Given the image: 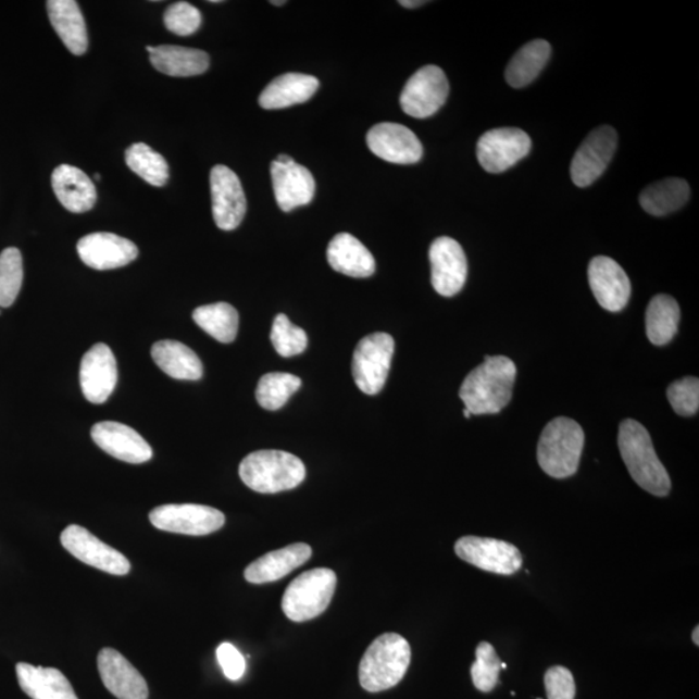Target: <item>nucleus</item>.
Segmentation results:
<instances>
[{
  "label": "nucleus",
  "mask_w": 699,
  "mask_h": 699,
  "mask_svg": "<svg viewBox=\"0 0 699 699\" xmlns=\"http://www.w3.org/2000/svg\"><path fill=\"white\" fill-rule=\"evenodd\" d=\"M517 369L507 357H486L461 385L459 396L472 415H495L511 402Z\"/></svg>",
  "instance_id": "nucleus-1"
},
{
  "label": "nucleus",
  "mask_w": 699,
  "mask_h": 699,
  "mask_svg": "<svg viewBox=\"0 0 699 699\" xmlns=\"http://www.w3.org/2000/svg\"><path fill=\"white\" fill-rule=\"evenodd\" d=\"M617 446L636 484L654 497H667L671 479L666 467L657 457L649 432L636 420H624L620 426Z\"/></svg>",
  "instance_id": "nucleus-2"
},
{
  "label": "nucleus",
  "mask_w": 699,
  "mask_h": 699,
  "mask_svg": "<svg viewBox=\"0 0 699 699\" xmlns=\"http://www.w3.org/2000/svg\"><path fill=\"white\" fill-rule=\"evenodd\" d=\"M411 647L398 634H384L366 649L359 664V682L371 694L396 687L411 663Z\"/></svg>",
  "instance_id": "nucleus-3"
},
{
  "label": "nucleus",
  "mask_w": 699,
  "mask_h": 699,
  "mask_svg": "<svg viewBox=\"0 0 699 699\" xmlns=\"http://www.w3.org/2000/svg\"><path fill=\"white\" fill-rule=\"evenodd\" d=\"M240 478L260 494H276L300 486L307 477L301 459L276 450L255 451L241 461Z\"/></svg>",
  "instance_id": "nucleus-4"
},
{
  "label": "nucleus",
  "mask_w": 699,
  "mask_h": 699,
  "mask_svg": "<svg viewBox=\"0 0 699 699\" xmlns=\"http://www.w3.org/2000/svg\"><path fill=\"white\" fill-rule=\"evenodd\" d=\"M585 432L576 421L558 417L542 430L538 444V463L549 477L565 479L578 472Z\"/></svg>",
  "instance_id": "nucleus-5"
},
{
  "label": "nucleus",
  "mask_w": 699,
  "mask_h": 699,
  "mask_svg": "<svg viewBox=\"0 0 699 699\" xmlns=\"http://www.w3.org/2000/svg\"><path fill=\"white\" fill-rule=\"evenodd\" d=\"M337 576L330 569L317 567L290 583L283 597V612L294 622H307L323 614L335 595Z\"/></svg>",
  "instance_id": "nucleus-6"
},
{
  "label": "nucleus",
  "mask_w": 699,
  "mask_h": 699,
  "mask_svg": "<svg viewBox=\"0 0 699 699\" xmlns=\"http://www.w3.org/2000/svg\"><path fill=\"white\" fill-rule=\"evenodd\" d=\"M394 338L388 334H373L361 339L352 357V376L359 389L369 396L383 390L388 379L394 354Z\"/></svg>",
  "instance_id": "nucleus-7"
},
{
  "label": "nucleus",
  "mask_w": 699,
  "mask_h": 699,
  "mask_svg": "<svg viewBox=\"0 0 699 699\" xmlns=\"http://www.w3.org/2000/svg\"><path fill=\"white\" fill-rule=\"evenodd\" d=\"M450 92L446 74L437 65H426L413 74L400 95V105L413 118L432 117L442 108Z\"/></svg>",
  "instance_id": "nucleus-8"
},
{
  "label": "nucleus",
  "mask_w": 699,
  "mask_h": 699,
  "mask_svg": "<svg viewBox=\"0 0 699 699\" xmlns=\"http://www.w3.org/2000/svg\"><path fill=\"white\" fill-rule=\"evenodd\" d=\"M149 521L159 531L203 536L221 531L226 522L219 509L199 504H166L154 508Z\"/></svg>",
  "instance_id": "nucleus-9"
},
{
  "label": "nucleus",
  "mask_w": 699,
  "mask_h": 699,
  "mask_svg": "<svg viewBox=\"0 0 699 699\" xmlns=\"http://www.w3.org/2000/svg\"><path fill=\"white\" fill-rule=\"evenodd\" d=\"M531 149L532 139L521 128H494L478 140L477 158L486 172L499 174L525 159Z\"/></svg>",
  "instance_id": "nucleus-10"
},
{
  "label": "nucleus",
  "mask_w": 699,
  "mask_h": 699,
  "mask_svg": "<svg viewBox=\"0 0 699 699\" xmlns=\"http://www.w3.org/2000/svg\"><path fill=\"white\" fill-rule=\"evenodd\" d=\"M459 559L485 572L512 575L522 566L519 548L504 540L463 536L454 545Z\"/></svg>",
  "instance_id": "nucleus-11"
},
{
  "label": "nucleus",
  "mask_w": 699,
  "mask_h": 699,
  "mask_svg": "<svg viewBox=\"0 0 699 699\" xmlns=\"http://www.w3.org/2000/svg\"><path fill=\"white\" fill-rule=\"evenodd\" d=\"M61 545L74 558L88 566L112 575L130 573L132 563L117 549L105 545L85 527L71 525L60 536Z\"/></svg>",
  "instance_id": "nucleus-12"
},
{
  "label": "nucleus",
  "mask_w": 699,
  "mask_h": 699,
  "mask_svg": "<svg viewBox=\"0 0 699 699\" xmlns=\"http://www.w3.org/2000/svg\"><path fill=\"white\" fill-rule=\"evenodd\" d=\"M616 145L613 127L602 126L590 133L576 151L570 168L574 185L588 187L599 179L612 161Z\"/></svg>",
  "instance_id": "nucleus-13"
},
{
  "label": "nucleus",
  "mask_w": 699,
  "mask_h": 699,
  "mask_svg": "<svg viewBox=\"0 0 699 699\" xmlns=\"http://www.w3.org/2000/svg\"><path fill=\"white\" fill-rule=\"evenodd\" d=\"M210 188L216 226L223 230L239 227L247 213V197L239 176L227 166L216 165L210 173Z\"/></svg>",
  "instance_id": "nucleus-14"
},
{
  "label": "nucleus",
  "mask_w": 699,
  "mask_h": 699,
  "mask_svg": "<svg viewBox=\"0 0 699 699\" xmlns=\"http://www.w3.org/2000/svg\"><path fill=\"white\" fill-rule=\"evenodd\" d=\"M80 388L88 402L105 403L112 396L118 382L117 361L110 346L93 345L80 362Z\"/></svg>",
  "instance_id": "nucleus-15"
},
{
  "label": "nucleus",
  "mask_w": 699,
  "mask_h": 699,
  "mask_svg": "<svg viewBox=\"0 0 699 699\" xmlns=\"http://www.w3.org/2000/svg\"><path fill=\"white\" fill-rule=\"evenodd\" d=\"M366 145L377 158L398 165L416 164L423 158V145L409 127L392 122L373 126Z\"/></svg>",
  "instance_id": "nucleus-16"
},
{
  "label": "nucleus",
  "mask_w": 699,
  "mask_h": 699,
  "mask_svg": "<svg viewBox=\"0 0 699 699\" xmlns=\"http://www.w3.org/2000/svg\"><path fill=\"white\" fill-rule=\"evenodd\" d=\"M432 284L437 294L452 297L463 289L467 276V261L463 248L451 237H438L429 250Z\"/></svg>",
  "instance_id": "nucleus-17"
},
{
  "label": "nucleus",
  "mask_w": 699,
  "mask_h": 699,
  "mask_svg": "<svg viewBox=\"0 0 699 699\" xmlns=\"http://www.w3.org/2000/svg\"><path fill=\"white\" fill-rule=\"evenodd\" d=\"M77 252L86 266L99 271L124 267L139 255L133 241L110 233L83 237L77 244Z\"/></svg>",
  "instance_id": "nucleus-18"
},
{
  "label": "nucleus",
  "mask_w": 699,
  "mask_h": 699,
  "mask_svg": "<svg viewBox=\"0 0 699 699\" xmlns=\"http://www.w3.org/2000/svg\"><path fill=\"white\" fill-rule=\"evenodd\" d=\"M588 280L602 309L617 312L627 307L631 282L620 264L606 255L595 257L589 263Z\"/></svg>",
  "instance_id": "nucleus-19"
},
{
  "label": "nucleus",
  "mask_w": 699,
  "mask_h": 699,
  "mask_svg": "<svg viewBox=\"0 0 699 699\" xmlns=\"http://www.w3.org/2000/svg\"><path fill=\"white\" fill-rule=\"evenodd\" d=\"M91 437L101 450L130 464H142L153 458L152 447L133 427L114 421L92 426Z\"/></svg>",
  "instance_id": "nucleus-20"
},
{
  "label": "nucleus",
  "mask_w": 699,
  "mask_h": 699,
  "mask_svg": "<svg viewBox=\"0 0 699 699\" xmlns=\"http://www.w3.org/2000/svg\"><path fill=\"white\" fill-rule=\"evenodd\" d=\"M98 669L105 688L118 699H148L146 678L120 651L104 648L98 656Z\"/></svg>",
  "instance_id": "nucleus-21"
},
{
  "label": "nucleus",
  "mask_w": 699,
  "mask_h": 699,
  "mask_svg": "<svg viewBox=\"0 0 699 699\" xmlns=\"http://www.w3.org/2000/svg\"><path fill=\"white\" fill-rule=\"evenodd\" d=\"M271 178H273L274 194L277 205L283 212L304 205L314 199L315 179L309 172V168L296 164L285 166L277 164L276 161L271 164Z\"/></svg>",
  "instance_id": "nucleus-22"
},
{
  "label": "nucleus",
  "mask_w": 699,
  "mask_h": 699,
  "mask_svg": "<svg viewBox=\"0 0 699 699\" xmlns=\"http://www.w3.org/2000/svg\"><path fill=\"white\" fill-rule=\"evenodd\" d=\"M51 182L61 205L72 213H86L97 202L93 182L78 167L60 165L53 170Z\"/></svg>",
  "instance_id": "nucleus-23"
},
{
  "label": "nucleus",
  "mask_w": 699,
  "mask_h": 699,
  "mask_svg": "<svg viewBox=\"0 0 699 699\" xmlns=\"http://www.w3.org/2000/svg\"><path fill=\"white\" fill-rule=\"evenodd\" d=\"M311 547L297 542L262 556L246 569V579L253 585L280 581L311 558Z\"/></svg>",
  "instance_id": "nucleus-24"
},
{
  "label": "nucleus",
  "mask_w": 699,
  "mask_h": 699,
  "mask_svg": "<svg viewBox=\"0 0 699 699\" xmlns=\"http://www.w3.org/2000/svg\"><path fill=\"white\" fill-rule=\"evenodd\" d=\"M319 80L302 73H287L276 77L261 93L263 110H284L291 105L307 103L317 91Z\"/></svg>",
  "instance_id": "nucleus-25"
},
{
  "label": "nucleus",
  "mask_w": 699,
  "mask_h": 699,
  "mask_svg": "<svg viewBox=\"0 0 699 699\" xmlns=\"http://www.w3.org/2000/svg\"><path fill=\"white\" fill-rule=\"evenodd\" d=\"M330 267L350 277H370L375 274L376 262L369 249L350 234H338L327 250Z\"/></svg>",
  "instance_id": "nucleus-26"
},
{
  "label": "nucleus",
  "mask_w": 699,
  "mask_h": 699,
  "mask_svg": "<svg viewBox=\"0 0 699 699\" xmlns=\"http://www.w3.org/2000/svg\"><path fill=\"white\" fill-rule=\"evenodd\" d=\"M16 674L20 687L32 699H78L70 681L57 669L18 663Z\"/></svg>",
  "instance_id": "nucleus-27"
},
{
  "label": "nucleus",
  "mask_w": 699,
  "mask_h": 699,
  "mask_svg": "<svg viewBox=\"0 0 699 699\" xmlns=\"http://www.w3.org/2000/svg\"><path fill=\"white\" fill-rule=\"evenodd\" d=\"M50 22L66 49L80 57L88 49L87 28L83 12L74 0H49Z\"/></svg>",
  "instance_id": "nucleus-28"
},
{
  "label": "nucleus",
  "mask_w": 699,
  "mask_h": 699,
  "mask_svg": "<svg viewBox=\"0 0 699 699\" xmlns=\"http://www.w3.org/2000/svg\"><path fill=\"white\" fill-rule=\"evenodd\" d=\"M151 63L161 73L172 77H194L205 73L210 65L207 52L182 46L147 47Z\"/></svg>",
  "instance_id": "nucleus-29"
},
{
  "label": "nucleus",
  "mask_w": 699,
  "mask_h": 699,
  "mask_svg": "<svg viewBox=\"0 0 699 699\" xmlns=\"http://www.w3.org/2000/svg\"><path fill=\"white\" fill-rule=\"evenodd\" d=\"M151 354L159 369L175 379L197 382L203 375L200 358L185 344L164 339L153 345Z\"/></svg>",
  "instance_id": "nucleus-30"
},
{
  "label": "nucleus",
  "mask_w": 699,
  "mask_h": 699,
  "mask_svg": "<svg viewBox=\"0 0 699 699\" xmlns=\"http://www.w3.org/2000/svg\"><path fill=\"white\" fill-rule=\"evenodd\" d=\"M551 52V45L545 39H535L522 47L507 66V83L514 88L531 85L545 70Z\"/></svg>",
  "instance_id": "nucleus-31"
},
{
  "label": "nucleus",
  "mask_w": 699,
  "mask_h": 699,
  "mask_svg": "<svg viewBox=\"0 0 699 699\" xmlns=\"http://www.w3.org/2000/svg\"><path fill=\"white\" fill-rule=\"evenodd\" d=\"M681 308L675 298L658 295L651 298L645 315L649 341L656 346L667 345L677 334Z\"/></svg>",
  "instance_id": "nucleus-32"
},
{
  "label": "nucleus",
  "mask_w": 699,
  "mask_h": 699,
  "mask_svg": "<svg viewBox=\"0 0 699 699\" xmlns=\"http://www.w3.org/2000/svg\"><path fill=\"white\" fill-rule=\"evenodd\" d=\"M690 188L687 182L669 178L653 183L640 195V205L645 212L663 216L676 212L688 202Z\"/></svg>",
  "instance_id": "nucleus-33"
},
{
  "label": "nucleus",
  "mask_w": 699,
  "mask_h": 699,
  "mask_svg": "<svg viewBox=\"0 0 699 699\" xmlns=\"http://www.w3.org/2000/svg\"><path fill=\"white\" fill-rule=\"evenodd\" d=\"M194 321L209 336L223 344L234 342L239 330V314L226 302L197 308Z\"/></svg>",
  "instance_id": "nucleus-34"
},
{
  "label": "nucleus",
  "mask_w": 699,
  "mask_h": 699,
  "mask_svg": "<svg viewBox=\"0 0 699 699\" xmlns=\"http://www.w3.org/2000/svg\"><path fill=\"white\" fill-rule=\"evenodd\" d=\"M126 164L133 172L154 187L165 186L168 180V165L164 155L154 152L145 142H135L127 148Z\"/></svg>",
  "instance_id": "nucleus-35"
},
{
  "label": "nucleus",
  "mask_w": 699,
  "mask_h": 699,
  "mask_svg": "<svg viewBox=\"0 0 699 699\" xmlns=\"http://www.w3.org/2000/svg\"><path fill=\"white\" fill-rule=\"evenodd\" d=\"M301 378L290 373L274 372L261 377L255 390L257 402L269 411L280 410L301 388Z\"/></svg>",
  "instance_id": "nucleus-36"
},
{
  "label": "nucleus",
  "mask_w": 699,
  "mask_h": 699,
  "mask_svg": "<svg viewBox=\"0 0 699 699\" xmlns=\"http://www.w3.org/2000/svg\"><path fill=\"white\" fill-rule=\"evenodd\" d=\"M24 264L17 248H7L0 254V308H10L22 290Z\"/></svg>",
  "instance_id": "nucleus-37"
},
{
  "label": "nucleus",
  "mask_w": 699,
  "mask_h": 699,
  "mask_svg": "<svg viewBox=\"0 0 699 699\" xmlns=\"http://www.w3.org/2000/svg\"><path fill=\"white\" fill-rule=\"evenodd\" d=\"M501 661L490 642H480L476 649V662L472 664L471 675L474 687L490 694L499 683Z\"/></svg>",
  "instance_id": "nucleus-38"
},
{
  "label": "nucleus",
  "mask_w": 699,
  "mask_h": 699,
  "mask_svg": "<svg viewBox=\"0 0 699 699\" xmlns=\"http://www.w3.org/2000/svg\"><path fill=\"white\" fill-rule=\"evenodd\" d=\"M271 342L277 354L291 358L307 350L309 339L307 332L291 324L287 315L279 314L275 317L273 330H271Z\"/></svg>",
  "instance_id": "nucleus-39"
},
{
  "label": "nucleus",
  "mask_w": 699,
  "mask_h": 699,
  "mask_svg": "<svg viewBox=\"0 0 699 699\" xmlns=\"http://www.w3.org/2000/svg\"><path fill=\"white\" fill-rule=\"evenodd\" d=\"M669 402L677 415L689 417L699 409V382L696 377H685L672 383L667 389Z\"/></svg>",
  "instance_id": "nucleus-40"
},
{
  "label": "nucleus",
  "mask_w": 699,
  "mask_h": 699,
  "mask_svg": "<svg viewBox=\"0 0 699 699\" xmlns=\"http://www.w3.org/2000/svg\"><path fill=\"white\" fill-rule=\"evenodd\" d=\"M167 30L176 36H192L200 29L202 15L199 9L188 2H178L170 5L164 15Z\"/></svg>",
  "instance_id": "nucleus-41"
},
{
  "label": "nucleus",
  "mask_w": 699,
  "mask_h": 699,
  "mask_svg": "<svg viewBox=\"0 0 699 699\" xmlns=\"http://www.w3.org/2000/svg\"><path fill=\"white\" fill-rule=\"evenodd\" d=\"M545 684L548 699H574L576 694L572 671L554 666L546 672Z\"/></svg>",
  "instance_id": "nucleus-42"
},
{
  "label": "nucleus",
  "mask_w": 699,
  "mask_h": 699,
  "mask_svg": "<svg viewBox=\"0 0 699 699\" xmlns=\"http://www.w3.org/2000/svg\"><path fill=\"white\" fill-rule=\"evenodd\" d=\"M216 658H219L223 674L226 675L229 681H240L242 675L246 674V658L242 657L233 644H221L220 648L216 649Z\"/></svg>",
  "instance_id": "nucleus-43"
},
{
  "label": "nucleus",
  "mask_w": 699,
  "mask_h": 699,
  "mask_svg": "<svg viewBox=\"0 0 699 699\" xmlns=\"http://www.w3.org/2000/svg\"><path fill=\"white\" fill-rule=\"evenodd\" d=\"M275 161L277 162V164L285 166L291 165L295 162V160L291 159L288 154H280L279 158H277Z\"/></svg>",
  "instance_id": "nucleus-44"
},
{
  "label": "nucleus",
  "mask_w": 699,
  "mask_h": 699,
  "mask_svg": "<svg viewBox=\"0 0 699 699\" xmlns=\"http://www.w3.org/2000/svg\"><path fill=\"white\" fill-rule=\"evenodd\" d=\"M405 9H417V7L425 4L426 2H421V0H417V2H411V0H403V2H399Z\"/></svg>",
  "instance_id": "nucleus-45"
},
{
  "label": "nucleus",
  "mask_w": 699,
  "mask_h": 699,
  "mask_svg": "<svg viewBox=\"0 0 699 699\" xmlns=\"http://www.w3.org/2000/svg\"><path fill=\"white\" fill-rule=\"evenodd\" d=\"M698 635H699V628L697 626L695 628V631H694V635H691V639H694V642L696 644V647H698V645H699Z\"/></svg>",
  "instance_id": "nucleus-46"
},
{
  "label": "nucleus",
  "mask_w": 699,
  "mask_h": 699,
  "mask_svg": "<svg viewBox=\"0 0 699 699\" xmlns=\"http://www.w3.org/2000/svg\"><path fill=\"white\" fill-rule=\"evenodd\" d=\"M464 416H465L466 419H470V417L472 416L471 411L465 409V410H464Z\"/></svg>",
  "instance_id": "nucleus-47"
},
{
  "label": "nucleus",
  "mask_w": 699,
  "mask_h": 699,
  "mask_svg": "<svg viewBox=\"0 0 699 699\" xmlns=\"http://www.w3.org/2000/svg\"><path fill=\"white\" fill-rule=\"evenodd\" d=\"M285 3H287V2H285V0H283V2H271V4H275V5H283Z\"/></svg>",
  "instance_id": "nucleus-48"
},
{
  "label": "nucleus",
  "mask_w": 699,
  "mask_h": 699,
  "mask_svg": "<svg viewBox=\"0 0 699 699\" xmlns=\"http://www.w3.org/2000/svg\"><path fill=\"white\" fill-rule=\"evenodd\" d=\"M93 179H95V180H100V179H101V176H100L99 174H95Z\"/></svg>",
  "instance_id": "nucleus-49"
},
{
  "label": "nucleus",
  "mask_w": 699,
  "mask_h": 699,
  "mask_svg": "<svg viewBox=\"0 0 699 699\" xmlns=\"http://www.w3.org/2000/svg\"><path fill=\"white\" fill-rule=\"evenodd\" d=\"M500 667H501V670H505V669H507V664H505V663H503V662H501V666H500Z\"/></svg>",
  "instance_id": "nucleus-50"
},
{
  "label": "nucleus",
  "mask_w": 699,
  "mask_h": 699,
  "mask_svg": "<svg viewBox=\"0 0 699 699\" xmlns=\"http://www.w3.org/2000/svg\"><path fill=\"white\" fill-rule=\"evenodd\" d=\"M0 314H2V309H0Z\"/></svg>",
  "instance_id": "nucleus-51"
},
{
  "label": "nucleus",
  "mask_w": 699,
  "mask_h": 699,
  "mask_svg": "<svg viewBox=\"0 0 699 699\" xmlns=\"http://www.w3.org/2000/svg\"><path fill=\"white\" fill-rule=\"evenodd\" d=\"M538 699H540V698H538Z\"/></svg>",
  "instance_id": "nucleus-52"
}]
</instances>
